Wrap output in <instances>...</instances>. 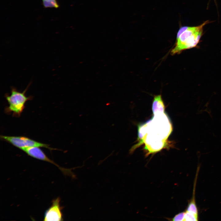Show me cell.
I'll list each match as a JSON object with an SVG mask.
<instances>
[{"label":"cell","instance_id":"1","mask_svg":"<svg viewBox=\"0 0 221 221\" xmlns=\"http://www.w3.org/2000/svg\"><path fill=\"white\" fill-rule=\"evenodd\" d=\"M210 22L207 20L197 26L181 27L177 33L176 41L171 54H178L184 50L196 47L203 35V27Z\"/></svg>","mask_w":221,"mask_h":221},{"label":"cell","instance_id":"2","mask_svg":"<svg viewBox=\"0 0 221 221\" xmlns=\"http://www.w3.org/2000/svg\"><path fill=\"white\" fill-rule=\"evenodd\" d=\"M29 86V85L22 92L19 91L14 87H11V94H6L5 96L9 104L5 110L6 113H12L13 115L16 117L20 115L25 108L26 102L32 98V96L27 97L25 95Z\"/></svg>","mask_w":221,"mask_h":221},{"label":"cell","instance_id":"3","mask_svg":"<svg viewBox=\"0 0 221 221\" xmlns=\"http://www.w3.org/2000/svg\"><path fill=\"white\" fill-rule=\"evenodd\" d=\"M0 137L2 140L22 150L25 148L34 146L45 148L51 150L54 149L49 147L48 145L25 137L1 135Z\"/></svg>","mask_w":221,"mask_h":221},{"label":"cell","instance_id":"4","mask_svg":"<svg viewBox=\"0 0 221 221\" xmlns=\"http://www.w3.org/2000/svg\"><path fill=\"white\" fill-rule=\"evenodd\" d=\"M60 201L59 198H57L53 200L51 206L45 213L44 220V221H57L63 220Z\"/></svg>","mask_w":221,"mask_h":221},{"label":"cell","instance_id":"5","mask_svg":"<svg viewBox=\"0 0 221 221\" xmlns=\"http://www.w3.org/2000/svg\"><path fill=\"white\" fill-rule=\"evenodd\" d=\"M22 150L25 152L28 155L35 158L47 161L50 163L56 166L63 171L64 169L60 167L52 160L47 156L43 151L38 147H32L25 148Z\"/></svg>","mask_w":221,"mask_h":221},{"label":"cell","instance_id":"6","mask_svg":"<svg viewBox=\"0 0 221 221\" xmlns=\"http://www.w3.org/2000/svg\"><path fill=\"white\" fill-rule=\"evenodd\" d=\"M152 110L153 114L165 113V105L161 95L154 96L152 103Z\"/></svg>","mask_w":221,"mask_h":221},{"label":"cell","instance_id":"7","mask_svg":"<svg viewBox=\"0 0 221 221\" xmlns=\"http://www.w3.org/2000/svg\"><path fill=\"white\" fill-rule=\"evenodd\" d=\"M196 179L197 178L195 181L192 198L188 205L186 211L198 216V211L195 199V190Z\"/></svg>","mask_w":221,"mask_h":221},{"label":"cell","instance_id":"8","mask_svg":"<svg viewBox=\"0 0 221 221\" xmlns=\"http://www.w3.org/2000/svg\"><path fill=\"white\" fill-rule=\"evenodd\" d=\"M198 216L186 211L185 212L184 221H198Z\"/></svg>","mask_w":221,"mask_h":221},{"label":"cell","instance_id":"9","mask_svg":"<svg viewBox=\"0 0 221 221\" xmlns=\"http://www.w3.org/2000/svg\"><path fill=\"white\" fill-rule=\"evenodd\" d=\"M185 212L180 213L176 215L172 219L173 221H184Z\"/></svg>","mask_w":221,"mask_h":221},{"label":"cell","instance_id":"10","mask_svg":"<svg viewBox=\"0 0 221 221\" xmlns=\"http://www.w3.org/2000/svg\"><path fill=\"white\" fill-rule=\"evenodd\" d=\"M42 0V1H45V0Z\"/></svg>","mask_w":221,"mask_h":221}]
</instances>
